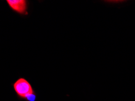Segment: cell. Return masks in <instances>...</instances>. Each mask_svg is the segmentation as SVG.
Segmentation results:
<instances>
[{
	"label": "cell",
	"mask_w": 135,
	"mask_h": 101,
	"mask_svg": "<svg viewBox=\"0 0 135 101\" xmlns=\"http://www.w3.org/2000/svg\"><path fill=\"white\" fill-rule=\"evenodd\" d=\"M13 87L18 98L27 101H35L37 99L35 91L28 81L21 78L16 81Z\"/></svg>",
	"instance_id": "cell-1"
},
{
	"label": "cell",
	"mask_w": 135,
	"mask_h": 101,
	"mask_svg": "<svg viewBox=\"0 0 135 101\" xmlns=\"http://www.w3.org/2000/svg\"><path fill=\"white\" fill-rule=\"evenodd\" d=\"M10 7L18 13L27 15V1L26 0H7Z\"/></svg>",
	"instance_id": "cell-2"
}]
</instances>
